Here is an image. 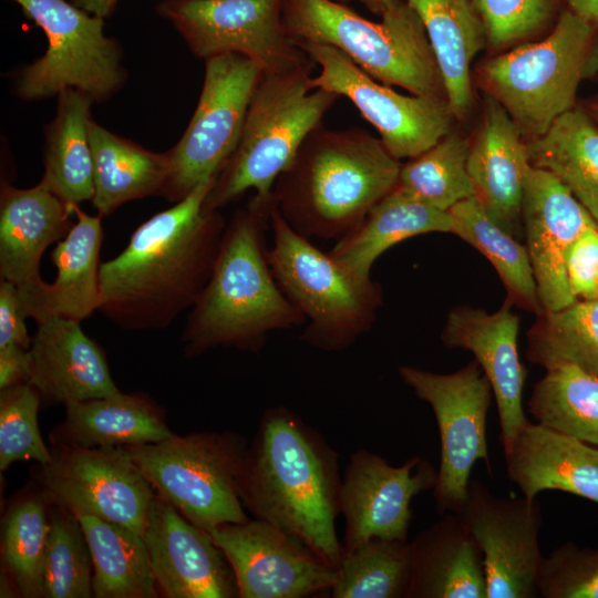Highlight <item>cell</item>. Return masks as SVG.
I'll use <instances>...</instances> for the list:
<instances>
[{"mask_svg": "<svg viewBox=\"0 0 598 598\" xmlns=\"http://www.w3.org/2000/svg\"><path fill=\"white\" fill-rule=\"evenodd\" d=\"M215 179L148 218L123 251L100 265L99 311L120 328L164 329L197 301L227 224L220 212L204 209Z\"/></svg>", "mask_w": 598, "mask_h": 598, "instance_id": "obj_1", "label": "cell"}, {"mask_svg": "<svg viewBox=\"0 0 598 598\" xmlns=\"http://www.w3.org/2000/svg\"><path fill=\"white\" fill-rule=\"evenodd\" d=\"M339 455L313 427L283 405L267 409L248 444L238 477L243 506L302 540L338 567L342 557Z\"/></svg>", "mask_w": 598, "mask_h": 598, "instance_id": "obj_2", "label": "cell"}, {"mask_svg": "<svg viewBox=\"0 0 598 598\" xmlns=\"http://www.w3.org/2000/svg\"><path fill=\"white\" fill-rule=\"evenodd\" d=\"M272 196L254 195L226 224L219 251L182 334L185 355L225 347L259 352L269 333L305 324L269 264Z\"/></svg>", "mask_w": 598, "mask_h": 598, "instance_id": "obj_3", "label": "cell"}, {"mask_svg": "<svg viewBox=\"0 0 598 598\" xmlns=\"http://www.w3.org/2000/svg\"><path fill=\"white\" fill-rule=\"evenodd\" d=\"M400 168L380 138L321 123L276 179L272 202L298 234L337 241L395 187Z\"/></svg>", "mask_w": 598, "mask_h": 598, "instance_id": "obj_4", "label": "cell"}, {"mask_svg": "<svg viewBox=\"0 0 598 598\" xmlns=\"http://www.w3.org/2000/svg\"><path fill=\"white\" fill-rule=\"evenodd\" d=\"M282 19L296 45L333 47L383 84L446 101L423 23L405 0H399L379 22L334 0H282Z\"/></svg>", "mask_w": 598, "mask_h": 598, "instance_id": "obj_5", "label": "cell"}, {"mask_svg": "<svg viewBox=\"0 0 598 598\" xmlns=\"http://www.w3.org/2000/svg\"><path fill=\"white\" fill-rule=\"evenodd\" d=\"M313 65L262 72L238 144L207 194L205 210L219 212L250 189L271 196L280 173L340 97L311 87Z\"/></svg>", "mask_w": 598, "mask_h": 598, "instance_id": "obj_6", "label": "cell"}, {"mask_svg": "<svg viewBox=\"0 0 598 598\" xmlns=\"http://www.w3.org/2000/svg\"><path fill=\"white\" fill-rule=\"evenodd\" d=\"M480 73L520 132L538 137L576 106L580 83L598 74V30L566 8L545 39L488 60Z\"/></svg>", "mask_w": 598, "mask_h": 598, "instance_id": "obj_7", "label": "cell"}, {"mask_svg": "<svg viewBox=\"0 0 598 598\" xmlns=\"http://www.w3.org/2000/svg\"><path fill=\"white\" fill-rule=\"evenodd\" d=\"M270 229L269 264L281 291L305 318L300 339L327 352L348 349L377 319L379 285L352 275L295 231L275 205Z\"/></svg>", "mask_w": 598, "mask_h": 598, "instance_id": "obj_8", "label": "cell"}, {"mask_svg": "<svg viewBox=\"0 0 598 598\" xmlns=\"http://www.w3.org/2000/svg\"><path fill=\"white\" fill-rule=\"evenodd\" d=\"M155 493L209 532L250 519L238 493L247 440L234 432H200L124 446Z\"/></svg>", "mask_w": 598, "mask_h": 598, "instance_id": "obj_9", "label": "cell"}, {"mask_svg": "<svg viewBox=\"0 0 598 598\" xmlns=\"http://www.w3.org/2000/svg\"><path fill=\"white\" fill-rule=\"evenodd\" d=\"M47 37L45 53L13 76V93L24 101L58 95L66 89L103 103L126 80L118 41L104 33V19L70 0H9Z\"/></svg>", "mask_w": 598, "mask_h": 598, "instance_id": "obj_10", "label": "cell"}, {"mask_svg": "<svg viewBox=\"0 0 598 598\" xmlns=\"http://www.w3.org/2000/svg\"><path fill=\"white\" fill-rule=\"evenodd\" d=\"M258 63L227 53L205 60V75L190 122L166 152L168 169L161 196L174 204L216 178L233 155L261 78Z\"/></svg>", "mask_w": 598, "mask_h": 598, "instance_id": "obj_11", "label": "cell"}, {"mask_svg": "<svg viewBox=\"0 0 598 598\" xmlns=\"http://www.w3.org/2000/svg\"><path fill=\"white\" fill-rule=\"evenodd\" d=\"M399 374L435 415L441 452L433 496L440 515L457 514L473 465L483 461L491 468L486 440L491 383L476 360L452 373L402 365Z\"/></svg>", "mask_w": 598, "mask_h": 598, "instance_id": "obj_12", "label": "cell"}, {"mask_svg": "<svg viewBox=\"0 0 598 598\" xmlns=\"http://www.w3.org/2000/svg\"><path fill=\"white\" fill-rule=\"evenodd\" d=\"M155 10L204 61L235 53L262 72L313 63L286 31L282 0H162Z\"/></svg>", "mask_w": 598, "mask_h": 598, "instance_id": "obj_13", "label": "cell"}, {"mask_svg": "<svg viewBox=\"0 0 598 598\" xmlns=\"http://www.w3.org/2000/svg\"><path fill=\"white\" fill-rule=\"evenodd\" d=\"M297 47L320 68L319 74L311 78V87L349 99L378 131L394 158H413L451 133L455 117L445 100L400 94L371 78L333 47L316 43Z\"/></svg>", "mask_w": 598, "mask_h": 598, "instance_id": "obj_14", "label": "cell"}, {"mask_svg": "<svg viewBox=\"0 0 598 598\" xmlns=\"http://www.w3.org/2000/svg\"><path fill=\"white\" fill-rule=\"evenodd\" d=\"M50 451L40 487L51 503L143 536L156 493L124 446L51 445Z\"/></svg>", "mask_w": 598, "mask_h": 598, "instance_id": "obj_15", "label": "cell"}, {"mask_svg": "<svg viewBox=\"0 0 598 598\" xmlns=\"http://www.w3.org/2000/svg\"><path fill=\"white\" fill-rule=\"evenodd\" d=\"M483 555L486 598H534L543 559L537 498L499 497L471 480L457 513Z\"/></svg>", "mask_w": 598, "mask_h": 598, "instance_id": "obj_16", "label": "cell"}, {"mask_svg": "<svg viewBox=\"0 0 598 598\" xmlns=\"http://www.w3.org/2000/svg\"><path fill=\"white\" fill-rule=\"evenodd\" d=\"M208 533L234 571L239 598L313 597L330 592L337 581V567L261 519L223 524Z\"/></svg>", "mask_w": 598, "mask_h": 598, "instance_id": "obj_17", "label": "cell"}, {"mask_svg": "<svg viewBox=\"0 0 598 598\" xmlns=\"http://www.w3.org/2000/svg\"><path fill=\"white\" fill-rule=\"evenodd\" d=\"M436 476L437 470L421 456L392 466L373 452L354 451L340 489V514L346 523L342 553L374 537L408 540L411 502L433 489Z\"/></svg>", "mask_w": 598, "mask_h": 598, "instance_id": "obj_18", "label": "cell"}, {"mask_svg": "<svg viewBox=\"0 0 598 598\" xmlns=\"http://www.w3.org/2000/svg\"><path fill=\"white\" fill-rule=\"evenodd\" d=\"M143 538L158 592L164 597H238L234 571L209 533L157 494Z\"/></svg>", "mask_w": 598, "mask_h": 598, "instance_id": "obj_19", "label": "cell"}, {"mask_svg": "<svg viewBox=\"0 0 598 598\" xmlns=\"http://www.w3.org/2000/svg\"><path fill=\"white\" fill-rule=\"evenodd\" d=\"M522 219L543 310L571 305L577 299L567 281V251L596 220L553 174L533 166L526 176Z\"/></svg>", "mask_w": 598, "mask_h": 598, "instance_id": "obj_20", "label": "cell"}, {"mask_svg": "<svg viewBox=\"0 0 598 598\" xmlns=\"http://www.w3.org/2000/svg\"><path fill=\"white\" fill-rule=\"evenodd\" d=\"M506 302L494 313L472 307L453 309L442 332L448 348L471 351L488 379L496 400L501 442L509 441L528 420L523 409L526 369L519 360V318Z\"/></svg>", "mask_w": 598, "mask_h": 598, "instance_id": "obj_21", "label": "cell"}, {"mask_svg": "<svg viewBox=\"0 0 598 598\" xmlns=\"http://www.w3.org/2000/svg\"><path fill=\"white\" fill-rule=\"evenodd\" d=\"M80 323L62 317L37 323L29 348V383L47 403L66 404L120 391L103 350Z\"/></svg>", "mask_w": 598, "mask_h": 598, "instance_id": "obj_22", "label": "cell"}, {"mask_svg": "<svg viewBox=\"0 0 598 598\" xmlns=\"http://www.w3.org/2000/svg\"><path fill=\"white\" fill-rule=\"evenodd\" d=\"M71 208L76 223L51 252V261L56 268L53 282L48 283L41 278L17 286L24 316L37 323L51 317L81 322L101 305L102 217L86 214L78 204H71Z\"/></svg>", "mask_w": 598, "mask_h": 598, "instance_id": "obj_23", "label": "cell"}, {"mask_svg": "<svg viewBox=\"0 0 598 598\" xmlns=\"http://www.w3.org/2000/svg\"><path fill=\"white\" fill-rule=\"evenodd\" d=\"M530 166L519 127L504 106L488 94L480 131L470 146L467 171L475 197L485 212L516 238Z\"/></svg>", "mask_w": 598, "mask_h": 598, "instance_id": "obj_24", "label": "cell"}, {"mask_svg": "<svg viewBox=\"0 0 598 598\" xmlns=\"http://www.w3.org/2000/svg\"><path fill=\"white\" fill-rule=\"evenodd\" d=\"M507 475L527 498L561 491L598 503V447L529 421L502 443Z\"/></svg>", "mask_w": 598, "mask_h": 598, "instance_id": "obj_25", "label": "cell"}, {"mask_svg": "<svg viewBox=\"0 0 598 598\" xmlns=\"http://www.w3.org/2000/svg\"><path fill=\"white\" fill-rule=\"evenodd\" d=\"M71 204L62 200L42 181L31 188L1 184L0 277L14 285L41 279L40 261L45 249L69 233Z\"/></svg>", "mask_w": 598, "mask_h": 598, "instance_id": "obj_26", "label": "cell"}, {"mask_svg": "<svg viewBox=\"0 0 598 598\" xmlns=\"http://www.w3.org/2000/svg\"><path fill=\"white\" fill-rule=\"evenodd\" d=\"M410 542L406 598H486L482 551L463 522L446 513Z\"/></svg>", "mask_w": 598, "mask_h": 598, "instance_id": "obj_27", "label": "cell"}, {"mask_svg": "<svg viewBox=\"0 0 598 598\" xmlns=\"http://www.w3.org/2000/svg\"><path fill=\"white\" fill-rule=\"evenodd\" d=\"M64 406V420L50 433L51 445L116 447L156 443L174 434L164 409L143 393L118 391Z\"/></svg>", "mask_w": 598, "mask_h": 598, "instance_id": "obj_28", "label": "cell"}, {"mask_svg": "<svg viewBox=\"0 0 598 598\" xmlns=\"http://www.w3.org/2000/svg\"><path fill=\"white\" fill-rule=\"evenodd\" d=\"M423 23L455 118L473 102L471 64L486 42L473 0H405Z\"/></svg>", "mask_w": 598, "mask_h": 598, "instance_id": "obj_29", "label": "cell"}, {"mask_svg": "<svg viewBox=\"0 0 598 598\" xmlns=\"http://www.w3.org/2000/svg\"><path fill=\"white\" fill-rule=\"evenodd\" d=\"M451 213L424 204L393 188L330 255L352 275L369 279L374 261L394 245L427 233L454 234Z\"/></svg>", "mask_w": 598, "mask_h": 598, "instance_id": "obj_30", "label": "cell"}, {"mask_svg": "<svg viewBox=\"0 0 598 598\" xmlns=\"http://www.w3.org/2000/svg\"><path fill=\"white\" fill-rule=\"evenodd\" d=\"M93 155L92 205L101 217L123 204L161 195L168 169L166 153H154L89 121Z\"/></svg>", "mask_w": 598, "mask_h": 598, "instance_id": "obj_31", "label": "cell"}, {"mask_svg": "<svg viewBox=\"0 0 598 598\" xmlns=\"http://www.w3.org/2000/svg\"><path fill=\"white\" fill-rule=\"evenodd\" d=\"M526 144L530 165L553 174L598 223V123L589 113L575 106Z\"/></svg>", "mask_w": 598, "mask_h": 598, "instance_id": "obj_32", "label": "cell"}, {"mask_svg": "<svg viewBox=\"0 0 598 598\" xmlns=\"http://www.w3.org/2000/svg\"><path fill=\"white\" fill-rule=\"evenodd\" d=\"M92 99L78 90L58 94L56 114L49 124L41 181L68 204L92 200L93 155L89 138Z\"/></svg>", "mask_w": 598, "mask_h": 598, "instance_id": "obj_33", "label": "cell"}, {"mask_svg": "<svg viewBox=\"0 0 598 598\" xmlns=\"http://www.w3.org/2000/svg\"><path fill=\"white\" fill-rule=\"evenodd\" d=\"M91 553L94 598H156L159 592L141 534L96 516L76 515Z\"/></svg>", "mask_w": 598, "mask_h": 598, "instance_id": "obj_34", "label": "cell"}, {"mask_svg": "<svg viewBox=\"0 0 598 598\" xmlns=\"http://www.w3.org/2000/svg\"><path fill=\"white\" fill-rule=\"evenodd\" d=\"M448 212L455 221L454 234L488 259L505 285L508 299L539 315L543 308L526 246L496 224L475 196Z\"/></svg>", "mask_w": 598, "mask_h": 598, "instance_id": "obj_35", "label": "cell"}, {"mask_svg": "<svg viewBox=\"0 0 598 598\" xmlns=\"http://www.w3.org/2000/svg\"><path fill=\"white\" fill-rule=\"evenodd\" d=\"M527 406L536 423L598 447L597 375L573 364L549 368Z\"/></svg>", "mask_w": 598, "mask_h": 598, "instance_id": "obj_36", "label": "cell"}, {"mask_svg": "<svg viewBox=\"0 0 598 598\" xmlns=\"http://www.w3.org/2000/svg\"><path fill=\"white\" fill-rule=\"evenodd\" d=\"M49 509L40 487L17 497L2 518V577L24 598L41 597Z\"/></svg>", "mask_w": 598, "mask_h": 598, "instance_id": "obj_37", "label": "cell"}, {"mask_svg": "<svg viewBox=\"0 0 598 598\" xmlns=\"http://www.w3.org/2000/svg\"><path fill=\"white\" fill-rule=\"evenodd\" d=\"M527 358L546 370L576 365L598 377V298L543 310L527 334Z\"/></svg>", "mask_w": 598, "mask_h": 598, "instance_id": "obj_38", "label": "cell"}, {"mask_svg": "<svg viewBox=\"0 0 598 598\" xmlns=\"http://www.w3.org/2000/svg\"><path fill=\"white\" fill-rule=\"evenodd\" d=\"M333 598H406L411 576L409 540L370 538L342 553Z\"/></svg>", "mask_w": 598, "mask_h": 598, "instance_id": "obj_39", "label": "cell"}, {"mask_svg": "<svg viewBox=\"0 0 598 598\" xmlns=\"http://www.w3.org/2000/svg\"><path fill=\"white\" fill-rule=\"evenodd\" d=\"M471 144L448 133L422 154L401 165L395 188L441 210L475 196L467 171Z\"/></svg>", "mask_w": 598, "mask_h": 598, "instance_id": "obj_40", "label": "cell"}, {"mask_svg": "<svg viewBox=\"0 0 598 598\" xmlns=\"http://www.w3.org/2000/svg\"><path fill=\"white\" fill-rule=\"evenodd\" d=\"M93 566L78 516L50 502L41 598H90Z\"/></svg>", "mask_w": 598, "mask_h": 598, "instance_id": "obj_41", "label": "cell"}, {"mask_svg": "<svg viewBox=\"0 0 598 598\" xmlns=\"http://www.w3.org/2000/svg\"><path fill=\"white\" fill-rule=\"evenodd\" d=\"M41 396L30 383L0 391V470L18 461L48 464L51 451L44 444L38 425Z\"/></svg>", "mask_w": 598, "mask_h": 598, "instance_id": "obj_42", "label": "cell"}, {"mask_svg": "<svg viewBox=\"0 0 598 598\" xmlns=\"http://www.w3.org/2000/svg\"><path fill=\"white\" fill-rule=\"evenodd\" d=\"M567 2V0H564ZM563 0H473L483 22L486 42L503 48L527 39L551 22L565 9Z\"/></svg>", "mask_w": 598, "mask_h": 598, "instance_id": "obj_43", "label": "cell"}, {"mask_svg": "<svg viewBox=\"0 0 598 598\" xmlns=\"http://www.w3.org/2000/svg\"><path fill=\"white\" fill-rule=\"evenodd\" d=\"M540 598H598V547L567 542L543 557L537 584Z\"/></svg>", "mask_w": 598, "mask_h": 598, "instance_id": "obj_44", "label": "cell"}, {"mask_svg": "<svg viewBox=\"0 0 598 598\" xmlns=\"http://www.w3.org/2000/svg\"><path fill=\"white\" fill-rule=\"evenodd\" d=\"M566 276L575 299L598 296V223L594 221L570 245L566 256Z\"/></svg>", "mask_w": 598, "mask_h": 598, "instance_id": "obj_45", "label": "cell"}, {"mask_svg": "<svg viewBox=\"0 0 598 598\" xmlns=\"http://www.w3.org/2000/svg\"><path fill=\"white\" fill-rule=\"evenodd\" d=\"M25 316L21 307L17 285L8 280L0 282V348L19 346L29 349L32 337L25 328Z\"/></svg>", "mask_w": 598, "mask_h": 598, "instance_id": "obj_46", "label": "cell"}, {"mask_svg": "<svg viewBox=\"0 0 598 598\" xmlns=\"http://www.w3.org/2000/svg\"><path fill=\"white\" fill-rule=\"evenodd\" d=\"M29 349L19 346L0 348V390L29 383Z\"/></svg>", "mask_w": 598, "mask_h": 598, "instance_id": "obj_47", "label": "cell"}, {"mask_svg": "<svg viewBox=\"0 0 598 598\" xmlns=\"http://www.w3.org/2000/svg\"><path fill=\"white\" fill-rule=\"evenodd\" d=\"M79 8L103 19L110 17L117 6L118 0H70Z\"/></svg>", "mask_w": 598, "mask_h": 598, "instance_id": "obj_48", "label": "cell"}, {"mask_svg": "<svg viewBox=\"0 0 598 598\" xmlns=\"http://www.w3.org/2000/svg\"><path fill=\"white\" fill-rule=\"evenodd\" d=\"M567 8L598 30V0H567Z\"/></svg>", "mask_w": 598, "mask_h": 598, "instance_id": "obj_49", "label": "cell"}, {"mask_svg": "<svg viewBox=\"0 0 598 598\" xmlns=\"http://www.w3.org/2000/svg\"><path fill=\"white\" fill-rule=\"evenodd\" d=\"M340 3L348 4L350 2H359L368 11L382 17L384 12L391 9L399 0H334Z\"/></svg>", "mask_w": 598, "mask_h": 598, "instance_id": "obj_50", "label": "cell"}, {"mask_svg": "<svg viewBox=\"0 0 598 598\" xmlns=\"http://www.w3.org/2000/svg\"><path fill=\"white\" fill-rule=\"evenodd\" d=\"M585 110L598 123V100L588 102Z\"/></svg>", "mask_w": 598, "mask_h": 598, "instance_id": "obj_51", "label": "cell"}, {"mask_svg": "<svg viewBox=\"0 0 598 598\" xmlns=\"http://www.w3.org/2000/svg\"><path fill=\"white\" fill-rule=\"evenodd\" d=\"M597 298H598V296H597Z\"/></svg>", "mask_w": 598, "mask_h": 598, "instance_id": "obj_52", "label": "cell"}]
</instances>
